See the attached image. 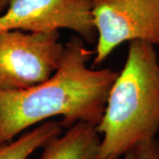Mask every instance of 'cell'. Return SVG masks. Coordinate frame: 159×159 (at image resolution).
<instances>
[{
  "mask_svg": "<svg viewBox=\"0 0 159 159\" xmlns=\"http://www.w3.org/2000/svg\"><path fill=\"white\" fill-rule=\"evenodd\" d=\"M69 29L89 43L97 40L90 0H10L0 14V32L49 34Z\"/></svg>",
  "mask_w": 159,
  "mask_h": 159,
  "instance_id": "5",
  "label": "cell"
},
{
  "mask_svg": "<svg viewBox=\"0 0 159 159\" xmlns=\"http://www.w3.org/2000/svg\"><path fill=\"white\" fill-rule=\"evenodd\" d=\"M97 48L92 66H100L125 42L159 46V0H90Z\"/></svg>",
  "mask_w": 159,
  "mask_h": 159,
  "instance_id": "4",
  "label": "cell"
},
{
  "mask_svg": "<svg viewBox=\"0 0 159 159\" xmlns=\"http://www.w3.org/2000/svg\"><path fill=\"white\" fill-rule=\"evenodd\" d=\"M64 45L59 33L0 32V90L38 85L57 70Z\"/></svg>",
  "mask_w": 159,
  "mask_h": 159,
  "instance_id": "3",
  "label": "cell"
},
{
  "mask_svg": "<svg viewBox=\"0 0 159 159\" xmlns=\"http://www.w3.org/2000/svg\"><path fill=\"white\" fill-rule=\"evenodd\" d=\"M9 2H10V0H0V4H1V7L3 9V11L6 9V7L8 6V4H9Z\"/></svg>",
  "mask_w": 159,
  "mask_h": 159,
  "instance_id": "9",
  "label": "cell"
},
{
  "mask_svg": "<svg viewBox=\"0 0 159 159\" xmlns=\"http://www.w3.org/2000/svg\"><path fill=\"white\" fill-rule=\"evenodd\" d=\"M124 159H159V141L151 138L140 142L126 151Z\"/></svg>",
  "mask_w": 159,
  "mask_h": 159,
  "instance_id": "8",
  "label": "cell"
},
{
  "mask_svg": "<svg viewBox=\"0 0 159 159\" xmlns=\"http://www.w3.org/2000/svg\"><path fill=\"white\" fill-rule=\"evenodd\" d=\"M3 12V9H2V7H1V4H0V14Z\"/></svg>",
  "mask_w": 159,
  "mask_h": 159,
  "instance_id": "10",
  "label": "cell"
},
{
  "mask_svg": "<svg viewBox=\"0 0 159 159\" xmlns=\"http://www.w3.org/2000/svg\"><path fill=\"white\" fill-rule=\"evenodd\" d=\"M62 128L60 122L44 121L16 140L0 144V159H28L52 138L59 136Z\"/></svg>",
  "mask_w": 159,
  "mask_h": 159,
  "instance_id": "7",
  "label": "cell"
},
{
  "mask_svg": "<svg viewBox=\"0 0 159 159\" xmlns=\"http://www.w3.org/2000/svg\"><path fill=\"white\" fill-rule=\"evenodd\" d=\"M93 54L82 38L74 36L64 44L58 66L49 79L25 89L0 90V144L57 116L63 127L78 122L98 125L119 72L89 67Z\"/></svg>",
  "mask_w": 159,
  "mask_h": 159,
  "instance_id": "1",
  "label": "cell"
},
{
  "mask_svg": "<svg viewBox=\"0 0 159 159\" xmlns=\"http://www.w3.org/2000/svg\"><path fill=\"white\" fill-rule=\"evenodd\" d=\"M101 141L97 125L78 122L47 142L40 159H96Z\"/></svg>",
  "mask_w": 159,
  "mask_h": 159,
  "instance_id": "6",
  "label": "cell"
},
{
  "mask_svg": "<svg viewBox=\"0 0 159 159\" xmlns=\"http://www.w3.org/2000/svg\"><path fill=\"white\" fill-rule=\"evenodd\" d=\"M155 47L140 40L129 42L124 67L97 125L103 136L96 159H119L159 131V61Z\"/></svg>",
  "mask_w": 159,
  "mask_h": 159,
  "instance_id": "2",
  "label": "cell"
}]
</instances>
